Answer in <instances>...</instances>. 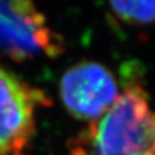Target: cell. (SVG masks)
Masks as SVG:
<instances>
[{
  "label": "cell",
  "mask_w": 155,
  "mask_h": 155,
  "mask_svg": "<svg viewBox=\"0 0 155 155\" xmlns=\"http://www.w3.org/2000/svg\"><path fill=\"white\" fill-rule=\"evenodd\" d=\"M116 97L115 78L99 63H79L70 68L62 77L63 104L78 120L95 121L109 110Z\"/></svg>",
  "instance_id": "cell-1"
},
{
  "label": "cell",
  "mask_w": 155,
  "mask_h": 155,
  "mask_svg": "<svg viewBox=\"0 0 155 155\" xmlns=\"http://www.w3.org/2000/svg\"><path fill=\"white\" fill-rule=\"evenodd\" d=\"M155 141V113L138 120L132 97L118 95L94 139L98 155H144Z\"/></svg>",
  "instance_id": "cell-2"
},
{
  "label": "cell",
  "mask_w": 155,
  "mask_h": 155,
  "mask_svg": "<svg viewBox=\"0 0 155 155\" xmlns=\"http://www.w3.org/2000/svg\"><path fill=\"white\" fill-rule=\"evenodd\" d=\"M32 15L23 16L12 1H0V48L15 61H23L39 50L33 39V32L38 28L32 24Z\"/></svg>",
  "instance_id": "cell-3"
},
{
  "label": "cell",
  "mask_w": 155,
  "mask_h": 155,
  "mask_svg": "<svg viewBox=\"0 0 155 155\" xmlns=\"http://www.w3.org/2000/svg\"><path fill=\"white\" fill-rule=\"evenodd\" d=\"M110 6L127 23L145 24L155 21V1H111Z\"/></svg>",
  "instance_id": "cell-4"
},
{
  "label": "cell",
  "mask_w": 155,
  "mask_h": 155,
  "mask_svg": "<svg viewBox=\"0 0 155 155\" xmlns=\"http://www.w3.org/2000/svg\"><path fill=\"white\" fill-rule=\"evenodd\" d=\"M146 66L141 61L132 59L124 61L120 67V82L124 91L132 87H144Z\"/></svg>",
  "instance_id": "cell-5"
},
{
  "label": "cell",
  "mask_w": 155,
  "mask_h": 155,
  "mask_svg": "<svg viewBox=\"0 0 155 155\" xmlns=\"http://www.w3.org/2000/svg\"><path fill=\"white\" fill-rule=\"evenodd\" d=\"M107 22H108V24L110 25V28L115 31V32H121V29H120V27H118V24H117V21L114 18V17L111 16V15H107Z\"/></svg>",
  "instance_id": "cell-6"
},
{
  "label": "cell",
  "mask_w": 155,
  "mask_h": 155,
  "mask_svg": "<svg viewBox=\"0 0 155 155\" xmlns=\"http://www.w3.org/2000/svg\"><path fill=\"white\" fill-rule=\"evenodd\" d=\"M70 155H87V152L84 150L82 146H77V147L71 148Z\"/></svg>",
  "instance_id": "cell-7"
},
{
  "label": "cell",
  "mask_w": 155,
  "mask_h": 155,
  "mask_svg": "<svg viewBox=\"0 0 155 155\" xmlns=\"http://www.w3.org/2000/svg\"><path fill=\"white\" fill-rule=\"evenodd\" d=\"M150 148H152V150H153V152L155 153V141H154V144L152 145V147H150Z\"/></svg>",
  "instance_id": "cell-8"
},
{
  "label": "cell",
  "mask_w": 155,
  "mask_h": 155,
  "mask_svg": "<svg viewBox=\"0 0 155 155\" xmlns=\"http://www.w3.org/2000/svg\"><path fill=\"white\" fill-rule=\"evenodd\" d=\"M14 155H22L21 153H14Z\"/></svg>",
  "instance_id": "cell-9"
}]
</instances>
